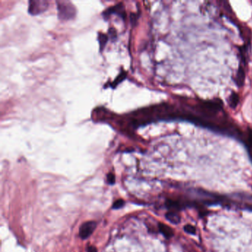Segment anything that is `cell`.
Instances as JSON below:
<instances>
[{
    "mask_svg": "<svg viewBox=\"0 0 252 252\" xmlns=\"http://www.w3.org/2000/svg\"><path fill=\"white\" fill-rule=\"evenodd\" d=\"M58 17L63 19H70L75 15L73 4L69 2H57Z\"/></svg>",
    "mask_w": 252,
    "mask_h": 252,
    "instance_id": "cell-1",
    "label": "cell"
},
{
    "mask_svg": "<svg viewBox=\"0 0 252 252\" xmlns=\"http://www.w3.org/2000/svg\"><path fill=\"white\" fill-rule=\"evenodd\" d=\"M96 223L95 221H87L81 226L79 228V236L81 239L85 240L90 236L95 229Z\"/></svg>",
    "mask_w": 252,
    "mask_h": 252,
    "instance_id": "cell-2",
    "label": "cell"
},
{
    "mask_svg": "<svg viewBox=\"0 0 252 252\" xmlns=\"http://www.w3.org/2000/svg\"><path fill=\"white\" fill-rule=\"evenodd\" d=\"M48 5V2L46 1H30L28 11L31 14L37 15L45 11Z\"/></svg>",
    "mask_w": 252,
    "mask_h": 252,
    "instance_id": "cell-3",
    "label": "cell"
},
{
    "mask_svg": "<svg viewBox=\"0 0 252 252\" xmlns=\"http://www.w3.org/2000/svg\"><path fill=\"white\" fill-rule=\"evenodd\" d=\"M158 228L161 234L166 238L172 237L173 234H174V232H173V230L172 228L169 227V226L164 224V223H159Z\"/></svg>",
    "mask_w": 252,
    "mask_h": 252,
    "instance_id": "cell-4",
    "label": "cell"
},
{
    "mask_svg": "<svg viewBox=\"0 0 252 252\" xmlns=\"http://www.w3.org/2000/svg\"><path fill=\"white\" fill-rule=\"evenodd\" d=\"M124 12H125V11H123V5H122V4H119L109 8L107 11H105L104 14L109 15L111 14V13H118V14H119L121 16H122V17H124V13H125Z\"/></svg>",
    "mask_w": 252,
    "mask_h": 252,
    "instance_id": "cell-5",
    "label": "cell"
},
{
    "mask_svg": "<svg viewBox=\"0 0 252 252\" xmlns=\"http://www.w3.org/2000/svg\"><path fill=\"white\" fill-rule=\"evenodd\" d=\"M240 101V96L237 93L235 92H231V95L228 97V104L230 107L232 109H235L237 107Z\"/></svg>",
    "mask_w": 252,
    "mask_h": 252,
    "instance_id": "cell-6",
    "label": "cell"
},
{
    "mask_svg": "<svg viewBox=\"0 0 252 252\" xmlns=\"http://www.w3.org/2000/svg\"><path fill=\"white\" fill-rule=\"evenodd\" d=\"M245 76H246V73H245V70L243 68H239L237 74L236 75V82L239 86H242L245 81Z\"/></svg>",
    "mask_w": 252,
    "mask_h": 252,
    "instance_id": "cell-7",
    "label": "cell"
},
{
    "mask_svg": "<svg viewBox=\"0 0 252 252\" xmlns=\"http://www.w3.org/2000/svg\"><path fill=\"white\" fill-rule=\"evenodd\" d=\"M166 219L172 223H178L180 221V217L174 211H169L166 214Z\"/></svg>",
    "mask_w": 252,
    "mask_h": 252,
    "instance_id": "cell-8",
    "label": "cell"
},
{
    "mask_svg": "<svg viewBox=\"0 0 252 252\" xmlns=\"http://www.w3.org/2000/svg\"><path fill=\"white\" fill-rule=\"evenodd\" d=\"M184 230L186 232L188 233V234H194L196 233V228H194V226H191L190 224L186 225V226H184Z\"/></svg>",
    "mask_w": 252,
    "mask_h": 252,
    "instance_id": "cell-9",
    "label": "cell"
},
{
    "mask_svg": "<svg viewBox=\"0 0 252 252\" xmlns=\"http://www.w3.org/2000/svg\"><path fill=\"white\" fill-rule=\"evenodd\" d=\"M98 40L99 42H100V47L101 48V49H103L104 48V45L106 44V41H107V36L104 34H101L98 36Z\"/></svg>",
    "mask_w": 252,
    "mask_h": 252,
    "instance_id": "cell-10",
    "label": "cell"
},
{
    "mask_svg": "<svg viewBox=\"0 0 252 252\" xmlns=\"http://www.w3.org/2000/svg\"><path fill=\"white\" fill-rule=\"evenodd\" d=\"M124 205V201L122 199H119L113 203V206H112V209H121V207H123Z\"/></svg>",
    "mask_w": 252,
    "mask_h": 252,
    "instance_id": "cell-11",
    "label": "cell"
},
{
    "mask_svg": "<svg viewBox=\"0 0 252 252\" xmlns=\"http://www.w3.org/2000/svg\"><path fill=\"white\" fill-rule=\"evenodd\" d=\"M107 182H108L109 184L112 185L115 184V177L113 174L112 173H110V174L107 175Z\"/></svg>",
    "mask_w": 252,
    "mask_h": 252,
    "instance_id": "cell-12",
    "label": "cell"
},
{
    "mask_svg": "<svg viewBox=\"0 0 252 252\" xmlns=\"http://www.w3.org/2000/svg\"><path fill=\"white\" fill-rule=\"evenodd\" d=\"M87 251L88 252H97V249L95 246H90L87 248Z\"/></svg>",
    "mask_w": 252,
    "mask_h": 252,
    "instance_id": "cell-13",
    "label": "cell"
}]
</instances>
